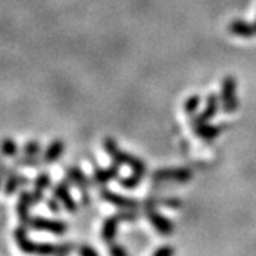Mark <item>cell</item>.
<instances>
[{"mask_svg": "<svg viewBox=\"0 0 256 256\" xmlns=\"http://www.w3.org/2000/svg\"><path fill=\"white\" fill-rule=\"evenodd\" d=\"M102 146H104V151L107 152V156H110L111 161H112L114 164L120 165V166H121V165H127V166L131 168L132 172L141 175V176H144V175L146 174V162H144L141 158H138V156H132V154H130V152H126L124 150H121L118 146V144H117V141H116L114 138H104Z\"/></svg>", "mask_w": 256, "mask_h": 256, "instance_id": "1", "label": "cell"}, {"mask_svg": "<svg viewBox=\"0 0 256 256\" xmlns=\"http://www.w3.org/2000/svg\"><path fill=\"white\" fill-rule=\"evenodd\" d=\"M238 82L234 76H226L222 80L220 86V102H222V111L225 114H234L236 112L239 107L238 100Z\"/></svg>", "mask_w": 256, "mask_h": 256, "instance_id": "2", "label": "cell"}, {"mask_svg": "<svg viewBox=\"0 0 256 256\" xmlns=\"http://www.w3.org/2000/svg\"><path fill=\"white\" fill-rule=\"evenodd\" d=\"M144 210H146V215L148 220H150V224L158 230L160 235L170 236V235L174 234L175 228L172 220L156 210V204L152 201V198L146 200V204H144Z\"/></svg>", "mask_w": 256, "mask_h": 256, "instance_id": "3", "label": "cell"}, {"mask_svg": "<svg viewBox=\"0 0 256 256\" xmlns=\"http://www.w3.org/2000/svg\"><path fill=\"white\" fill-rule=\"evenodd\" d=\"M138 220V212L137 210H124L112 215V216H108L107 220H104L102 224V228H101V236L102 239L110 244V242H114L116 239V235H117V226L121 220H126V222H131V220Z\"/></svg>", "mask_w": 256, "mask_h": 256, "instance_id": "4", "label": "cell"}, {"mask_svg": "<svg viewBox=\"0 0 256 256\" xmlns=\"http://www.w3.org/2000/svg\"><path fill=\"white\" fill-rule=\"evenodd\" d=\"M28 229L33 230H46L53 235H64L68 229V225L60 220H50V218H44V216H32L28 224Z\"/></svg>", "mask_w": 256, "mask_h": 256, "instance_id": "5", "label": "cell"}, {"mask_svg": "<svg viewBox=\"0 0 256 256\" xmlns=\"http://www.w3.org/2000/svg\"><path fill=\"white\" fill-rule=\"evenodd\" d=\"M50 190L53 192V195L63 204L64 208L68 210L70 214H74V212L78 210V204L76 202L73 195H72V192H70V181L67 178L63 180V181H60L58 184L53 185Z\"/></svg>", "mask_w": 256, "mask_h": 256, "instance_id": "6", "label": "cell"}, {"mask_svg": "<svg viewBox=\"0 0 256 256\" xmlns=\"http://www.w3.org/2000/svg\"><path fill=\"white\" fill-rule=\"evenodd\" d=\"M67 180L70 181V184H74L78 191L82 194V200L84 205L90 204V194H88V188H90V181L87 178V175L82 171V168L78 166H70L67 168Z\"/></svg>", "mask_w": 256, "mask_h": 256, "instance_id": "7", "label": "cell"}, {"mask_svg": "<svg viewBox=\"0 0 256 256\" xmlns=\"http://www.w3.org/2000/svg\"><path fill=\"white\" fill-rule=\"evenodd\" d=\"M100 198L104 202H108L121 210H138V206H140V202L136 198H128L124 195H120L117 192L110 191L106 186H101Z\"/></svg>", "mask_w": 256, "mask_h": 256, "instance_id": "8", "label": "cell"}, {"mask_svg": "<svg viewBox=\"0 0 256 256\" xmlns=\"http://www.w3.org/2000/svg\"><path fill=\"white\" fill-rule=\"evenodd\" d=\"M152 178L161 181L188 182L192 180V171L188 168H161L152 174Z\"/></svg>", "mask_w": 256, "mask_h": 256, "instance_id": "9", "label": "cell"}, {"mask_svg": "<svg viewBox=\"0 0 256 256\" xmlns=\"http://www.w3.org/2000/svg\"><path fill=\"white\" fill-rule=\"evenodd\" d=\"M191 127L194 130V134L205 141L215 140L224 130V126H214L210 121H201L194 117H191Z\"/></svg>", "mask_w": 256, "mask_h": 256, "instance_id": "10", "label": "cell"}, {"mask_svg": "<svg viewBox=\"0 0 256 256\" xmlns=\"http://www.w3.org/2000/svg\"><path fill=\"white\" fill-rule=\"evenodd\" d=\"M34 206L33 198H32V191H22L18 194V204H16V214H18L20 224L28 226L30 220V208Z\"/></svg>", "mask_w": 256, "mask_h": 256, "instance_id": "11", "label": "cell"}, {"mask_svg": "<svg viewBox=\"0 0 256 256\" xmlns=\"http://www.w3.org/2000/svg\"><path fill=\"white\" fill-rule=\"evenodd\" d=\"M120 175V165L114 164L111 166H107V168H102V166H94L92 170V181L96 184H98L101 186L107 185L111 181L114 180H118Z\"/></svg>", "mask_w": 256, "mask_h": 256, "instance_id": "12", "label": "cell"}, {"mask_svg": "<svg viewBox=\"0 0 256 256\" xmlns=\"http://www.w3.org/2000/svg\"><path fill=\"white\" fill-rule=\"evenodd\" d=\"M28 226L20 224L18 228L14 229L13 232V236H14V240L18 244V249L23 252V254H36V244L37 242H33L32 239L28 238Z\"/></svg>", "mask_w": 256, "mask_h": 256, "instance_id": "13", "label": "cell"}, {"mask_svg": "<svg viewBox=\"0 0 256 256\" xmlns=\"http://www.w3.org/2000/svg\"><path fill=\"white\" fill-rule=\"evenodd\" d=\"M220 97H218V94L215 92H210L206 96V102H205V108L200 112V114H194L192 117L201 121H210L220 110Z\"/></svg>", "mask_w": 256, "mask_h": 256, "instance_id": "14", "label": "cell"}, {"mask_svg": "<svg viewBox=\"0 0 256 256\" xmlns=\"http://www.w3.org/2000/svg\"><path fill=\"white\" fill-rule=\"evenodd\" d=\"M228 30L230 34H235L238 37H245V38H250V37L256 36V28L254 23H248L245 20H234L230 22L228 26Z\"/></svg>", "mask_w": 256, "mask_h": 256, "instance_id": "15", "label": "cell"}, {"mask_svg": "<svg viewBox=\"0 0 256 256\" xmlns=\"http://www.w3.org/2000/svg\"><path fill=\"white\" fill-rule=\"evenodd\" d=\"M64 142L62 140H53L47 148L44 150V152H43V161H44V164H53L56 162L60 156H63L64 152Z\"/></svg>", "mask_w": 256, "mask_h": 256, "instance_id": "16", "label": "cell"}, {"mask_svg": "<svg viewBox=\"0 0 256 256\" xmlns=\"http://www.w3.org/2000/svg\"><path fill=\"white\" fill-rule=\"evenodd\" d=\"M42 164H44L43 156H30L26 154H20L16 158H13V164L16 168H37Z\"/></svg>", "mask_w": 256, "mask_h": 256, "instance_id": "17", "label": "cell"}, {"mask_svg": "<svg viewBox=\"0 0 256 256\" xmlns=\"http://www.w3.org/2000/svg\"><path fill=\"white\" fill-rule=\"evenodd\" d=\"M20 146H18V142L10 137H4L0 141V152L2 156H6V158H16L20 156Z\"/></svg>", "mask_w": 256, "mask_h": 256, "instance_id": "18", "label": "cell"}, {"mask_svg": "<svg viewBox=\"0 0 256 256\" xmlns=\"http://www.w3.org/2000/svg\"><path fill=\"white\" fill-rule=\"evenodd\" d=\"M20 188H22V174L18 171L8 175L4 178V182H3V194L4 195L10 196Z\"/></svg>", "mask_w": 256, "mask_h": 256, "instance_id": "19", "label": "cell"}, {"mask_svg": "<svg viewBox=\"0 0 256 256\" xmlns=\"http://www.w3.org/2000/svg\"><path fill=\"white\" fill-rule=\"evenodd\" d=\"M42 144L36 141V140H28L24 142V146H22V154H26V156H42Z\"/></svg>", "mask_w": 256, "mask_h": 256, "instance_id": "20", "label": "cell"}, {"mask_svg": "<svg viewBox=\"0 0 256 256\" xmlns=\"http://www.w3.org/2000/svg\"><path fill=\"white\" fill-rule=\"evenodd\" d=\"M200 104H201V97L198 94L190 96L186 100L184 101V111H185V114H188L191 117L194 114H196V110L200 108Z\"/></svg>", "mask_w": 256, "mask_h": 256, "instance_id": "21", "label": "cell"}, {"mask_svg": "<svg viewBox=\"0 0 256 256\" xmlns=\"http://www.w3.org/2000/svg\"><path fill=\"white\" fill-rule=\"evenodd\" d=\"M33 186L36 190H42V191H46L48 188H52V176L46 171H42L36 175L34 181H33Z\"/></svg>", "mask_w": 256, "mask_h": 256, "instance_id": "22", "label": "cell"}, {"mask_svg": "<svg viewBox=\"0 0 256 256\" xmlns=\"http://www.w3.org/2000/svg\"><path fill=\"white\" fill-rule=\"evenodd\" d=\"M142 178H144V176L132 172V174L128 175V176H121V178H118V182L121 184L124 188H127V190H134V188H137L138 185H140V182L142 181Z\"/></svg>", "mask_w": 256, "mask_h": 256, "instance_id": "23", "label": "cell"}, {"mask_svg": "<svg viewBox=\"0 0 256 256\" xmlns=\"http://www.w3.org/2000/svg\"><path fill=\"white\" fill-rule=\"evenodd\" d=\"M152 201L156 202V205H165L170 208H180L182 205L180 198H152Z\"/></svg>", "mask_w": 256, "mask_h": 256, "instance_id": "24", "label": "cell"}, {"mask_svg": "<svg viewBox=\"0 0 256 256\" xmlns=\"http://www.w3.org/2000/svg\"><path fill=\"white\" fill-rule=\"evenodd\" d=\"M46 205L47 208L52 210L53 214H58V212L62 210V205H63V204L58 201L54 195H53V196H50V198H46Z\"/></svg>", "mask_w": 256, "mask_h": 256, "instance_id": "25", "label": "cell"}, {"mask_svg": "<svg viewBox=\"0 0 256 256\" xmlns=\"http://www.w3.org/2000/svg\"><path fill=\"white\" fill-rule=\"evenodd\" d=\"M108 250H110V254L112 256H127V250L121 246V245L114 244V242L108 244Z\"/></svg>", "mask_w": 256, "mask_h": 256, "instance_id": "26", "label": "cell"}, {"mask_svg": "<svg viewBox=\"0 0 256 256\" xmlns=\"http://www.w3.org/2000/svg\"><path fill=\"white\" fill-rule=\"evenodd\" d=\"M175 254V249L172 246H170V245H165V246L158 248L154 250V256H171Z\"/></svg>", "mask_w": 256, "mask_h": 256, "instance_id": "27", "label": "cell"}, {"mask_svg": "<svg viewBox=\"0 0 256 256\" xmlns=\"http://www.w3.org/2000/svg\"><path fill=\"white\" fill-rule=\"evenodd\" d=\"M78 254L82 256H98V250L97 249H94L90 245H82V246L78 248Z\"/></svg>", "mask_w": 256, "mask_h": 256, "instance_id": "28", "label": "cell"}, {"mask_svg": "<svg viewBox=\"0 0 256 256\" xmlns=\"http://www.w3.org/2000/svg\"><path fill=\"white\" fill-rule=\"evenodd\" d=\"M32 198H33V204H34V205L40 204V202L46 201L44 191H42V190H36V188H33V191H32Z\"/></svg>", "mask_w": 256, "mask_h": 256, "instance_id": "29", "label": "cell"}, {"mask_svg": "<svg viewBox=\"0 0 256 256\" xmlns=\"http://www.w3.org/2000/svg\"><path fill=\"white\" fill-rule=\"evenodd\" d=\"M2 181H3V178H2V176H0V191H2V190H3V182H2Z\"/></svg>", "mask_w": 256, "mask_h": 256, "instance_id": "30", "label": "cell"}, {"mask_svg": "<svg viewBox=\"0 0 256 256\" xmlns=\"http://www.w3.org/2000/svg\"><path fill=\"white\" fill-rule=\"evenodd\" d=\"M2 156H2V152H0V162H2Z\"/></svg>", "mask_w": 256, "mask_h": 256, "instance_id": "31", "label": "cell"}, {"mask_svg": "<svg viewBox=\"0 0 256 256\" xmlns=\"http://www.w3.org/2000/svg\"><path fill=\"white\" fill-rule=\"evenodd\" d=\"M254 24H255V28H256V20H255V23H254Z\"/></svg>", "mask_w": 256, "mask_h": 256, "instance_id": "32", "label": "cell"}]
</instances>
